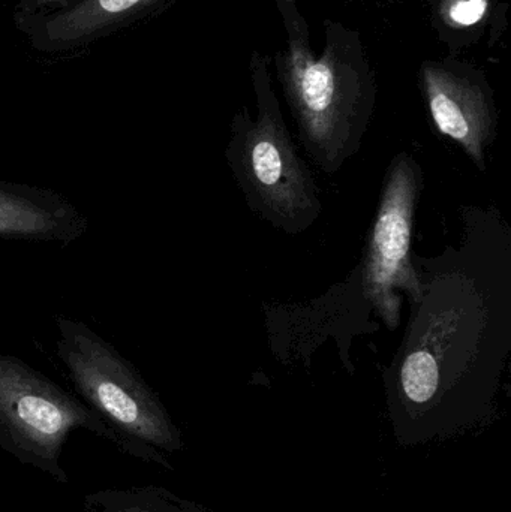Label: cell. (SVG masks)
<instances>
[{
	"instance_id": "obj_1",
	"label": "cell",
	"mask_w": 511,
	"mask_h": 512,
	"mask_svg": "<svg viewBox=\"0 0 511 512\" xmlns=\"http://www.w3.org/2000/svg\"><path fill=\"white\" fill-rule=\"evenodd\" d=\"M465 224L459 248L419 258L423 298L395 363L402 399L417 408L500 372L510 351L509 231L479 210Z\"/></svg>"
},
{
	"instance_id": "obj_2",
	"label": "cell",
	"mask_w": 511,
	"mask_h": 512,
	"mask_svg": "<svg viewBox=\"0 0 511 512\" xmlns=\"http://www.w3.org/2000/svg\"><path fill=\"white\" fill-rule=\"evenodd\" d=\"M57 355L74 394L132 459L171 468L182 435L158 393L113 343L78 319L57 316Z\"/></svg>"
},
{
	"instance_id": "obj_3",
	"label": "cell",
	"mask_w": 511,
	"mask_h": 512,
	"mask_svg": "<svg viewBox=\"0 0 511 512\" xmlns=\"http://www.w3.org/2000/svg\"><path fill=\"white\" fill-rule=\"evenodd\" d=\"M288 47L279 65L300 141L323 173L335 174L362 146L375 104V87L368 65L354 47L333 44L317 57L309 38L287 18Z\"/></svg>"
},
{
	"instance_id": "obj_4",
	"label": "cell",
	"mask_w": 511,
	"mask_h": 512,
	"mask_svg": "<svg viewBox=\"0 0 511 512\" xmlns=\"http://www.w3.org/2000/svg\"><path fill=\"white\" fill-rule=\"evenodd\" d=\"M258 116L240 113L225 150L246 204L282 233H305L323 212L320 189L282 119L263 65L254 69Z\"/></svg>"
},
{
	"instance_id": "obj_5",
	"label": "cell",
	"mask_w": 511,
	"mask_h": 512,
	"mask_svg": "<svg viewBox=\"0 0 511 512\" xmlns=\"http://www.w3.org/2000/svg\"><path fill=\"white\" fill-rule=\"evenodd\" d=\"M75 432L113 444L110 430L74 393L0 351V450L56 483L68 484L63 451Z\"/></svg>"
},
{
	"instance_id": "obj_6",
	"label": "cell",
	"mask_w": 511,
	"mask_h": 512,
	"mask_svg": "<svg viewBox=\"0 0 511 512\" xmlns=\"http://www.w3.org/2000/svg\"><path fill=\"white\" fill-rule=\"evenodd\" d=\"M422 185L423 174L416 159L407 153L396 156L384 177L377 216L360 270L363 292L390 330L401 324L398 291H404L411 304L420 303L423 298L422 279L411 252Z\"/></svg>"
},
{
	"instance_id": "obj_7",
	"label": "cell",
	"mask_w": 511,
	"mask_h": 512,
	"mask_svg": "<svg viewBox=\"0 0 511 512\" xmlns=\"http://www.w3.org/2000/svg\"><path fill=\"white\" fill-rule=\"evenodd\" d=\"M422 77L432 122L485 173L486 152L494 141L497 126L488 86L443 66L426 65Z\"/></svg>"
},
{
	"instance_id": "obj_8",
	"label": "cell",
	"mask_w": 511,
	"mask_h": 512,
	"mask_svg": "<svg viewBox=\"0 0 511 512\" xmlns=\"http://www.w3.org/2000/svg\"><path fill=\"white\" fill-rule=\"evenodd\" d=\"M168 0H81L50 14L14 15V24L35 50L66 53L113 35Z\"/></svg>"
},
{
	"instance_id": "obj_9",
	"label": "cell",
	"mask_w": 511,
	"mask_h": 512,
	"mask_svg": "<svg viewBox=\"0 0 511 512\" xmlns=\"http://www.w3.org/2000/svg\"><path fill=\"white\" fill-rule=\"evenodd\" d=\"M87 230V216L59 192L0 180V239L68 246Z\"/></svg>"
},
{
	"instance_id": "obj_10",
	"label": "cell",
	"mask_w": 511,
	"mask_h": 512,
	"mask_svg": "<svg viewBox=\"0 0 511 512\" xmlns=\"http://www.w3.org/2000/svg\"><path fill=\"white\" fill-rule=\"evenodd\" d=\"M78 512H203L164 487L131 486L89 493Z\"/></svg>"
},
{
	"instance_id": "obj_11",
	"label": "cell",
	"mask_w": 511,
	"mask_h": 512,
	"mask_svg": "<svg viewBox=\"0 0 511 512\" xmlns=\"http://www.w3.org/2000/svg\"><path fill=\"white\" fill-rule=\"evenodd\" d=\"M489 11V0H450L446 15L455 26L471 27L480 23Z\"/></svg>"
},
{
	"instance_id": "obj_12",
	"label": "cell",
	"mask_w": 511,
	"mask_h": 512,
	"mask_svg": "<svg viewBox=\"0 0 511 512\" xmlns=\"http://www.w3.org/2000/svg\"><path fill=\"white\" fill-rule=\"evenodd\" d=\"M81 0H18L14 15H41L68 8Z\"/></svg>"
}]
</instances>
